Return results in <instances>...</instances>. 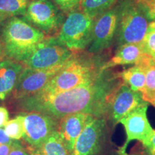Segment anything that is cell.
Here are the masks:
<instances>
[{
	"label": "cell",
	"mask_w": 155,
	"mask_h": 155,
	"mask_svg": "<svg viewBox=\"0 0 155 155\" xmlns=\"http://www.w3.org/2000/svg\"><path fill=\"white\" fill-rule=\"evenodd\" d=\"M119 0H82L80 8L86 14L96 18L117 4Z\"/></svg>",
	"instance_id": "obj_21"
},
{
	"label": "cell",
	"mask_w": 155,
	"mask_h": 155,
	"mask_svg": "<svg viewBox=\"0 0 155 155\" xmlns=\"http://www.w3.org/2000/svg\"><path fill=\"white\" fill-rule=\"evenodd\" d=\"M37 150L41 155H71L58 130L54 131Z\"/></svg>",
	"instance_id": "obj_19"
},
{
	"label": "cell",
	"mask_w": 155,
	"mask_h": 155,
	"mask_svg": "<svg viewBox=\"0 0 155 155\" xmlns=\"http://www.w3.org/2000/svg\"><path fill=\"white\" fill-rule=\"evenodd\" d=\"M78 52H74L59 71L38 93L54 94L70 90L93 80L99 75L105 62H102L95 54Z\"/></svg>",
	"instance_id": "obj_2"
},
{
	"label": "cell",
	"mask_w": 155,
	"mask_h": 155,
	"mask_svg": "<svg viewBox=\"0 0 155 155\" xmlns=\"http://www.w3.org/2000/svg\"><path fill=\"white\" fill-rule=\"evenodd\" d=\"M146 55L141 43L121 45L113 57L104 63L102 69H110L118 65H137Z\"/></svg>",
	"instance_id": "obj_16"
},
{
	"label": "cell",
	"mask_w": 155,
	"mask_h": 155,
	"mask_svg": "<svg viewBox=\"0 0 155 155\" xmlns=\"http://www.w3.org/2000/svg\"><path fill=\"white\" fill-rule=\"evenodd\" d=\"M142 145L144 147L145 154L155 155V130H154L150 139Z\"/></svg>",
	"instance_id": "obj_26"
},
{
	"label": "cell",
	"mask_w": 155,
	"mask_h": 155,
	"mask_svg": "<svg viewBox=\"0 0 155 155\" xmlns=\"http://www.w3.org/2000/svg\"><path fill=\"white\" fill-rule=\"evenodd\" d=\"M65 15L51 0H32L23 18L46 35L55 36L65 20Z\"/></svg>",
	"instance_id": "obj_6"
},
{
	"label": "cell",
	"mask_w": 155,
	"mask_h": 155,
	"mask_svg": "<svg viewBox=\"0 0 155 155\" xmlns=\"http://www.w3.org/2000/svg\"><path fill=\"white\" fill-rule=\"evenodd\" d=\"M145 103L147 102L144 100L141 92L134 91L123 82L116 88L112 96L108 121H111L114 127L124 116Z\"/></svg>",
	"instance_id": "obj_13"
},
{
	"label": "cell",
	"mask_w": 155,
	"mask_h": 155,
	"mask_svg": "<svg viewBox=\"0 0 155 155\" xmlns=\"http://www.w3.org/2000/svg\"><path fill=\"white\" fill-rule=\"evenodd\" d=\"M73 53L58 41L56 36H48L22 64L32 69L51 68L65 63Z\"/></svg>",
	"instance_id": "obj_7"
},
{
	"label": "cell",
	"mask_w": 155,
	"mask_h": 155,
	"mask_svg": "<svg viewBox=\"0 0 155 155\" xmlns=\"http://www.w3.org/2000/svg\"><path fill=\"white\" fill-rule=\"evenodd\" d=\"M29 0H0V27L7 19L24 16Z\"/></svg>",
	"instance_id": "obj_18"
},
{
	"label": "cell",
	"mask_w": 155,
	"mask_h": 155,
	"mask_svg": "<svg viewBox=\"0 0 155 155\" xmlns=\"http://www.w3.org/2000/svg\"><path fill=\"white\" fill-rule=\"evenodd\" d=\"M10 148L9 144H0V155H8Z\"/></svg>",
	"instance_id": "obj_30"
},
{
	"label": "cell",
	"mask_w": 155,
	"mask_h": 155,
	"mask_svg": "<svg viewBox=\"0 0 155 155\" xmlns=\"http://www.w3.org/2000/svg\"><path fill=\"white\" fill-rule=\"evenodd\" d=\"M144 53L155 60V30L148 26L146 35L141 42Z\"/></svg>",
	"instance_id": "obj_23"
},
{
	"label": "cell",
	"mask_w": 155,
	"mask_h": 155,
	"mask_svg": "<svg viewBox=\"0 0 155 155\" xmlns=\"http://www.w3.org/2000/svg\"><path fill=\"white\" fill-rule=\"evenodd\" d=\"M114 155H140V154H128L127 153H120L119 152H116Z\"/></svg>",
	"instance_id": "obj_35"
},
{
	"label": "cell",
	"mask_w": 155,
	"mask_h": 155,
	"mask_svg": "<svg viewBox=\"0 0 155 155\" xmlns=\"http://www.w3.org/2000/svg\"><path fill=\"white\" fill-rule=\"evenodd\" d=\"M24 114L25 132L22 138L33 149H38L54 131L58 130L59 120L40 112Z\"/></svg>",
	"instance_id": "obj_9"
},
{
	"label": "cell",
	"mask_w": 155,
	"mask_h": 155,
	"mask_svg": "<svg viewBox=\"0 0 155 155\" xmlns=\"http://www.w3.org/2000/svg\"><path fill=\"white\" fill-rule=\"evenodd\" d=\"M28 151H29V155H41L39 153L38 150L37 149H33L32 147H28Z\"/></svg>",
	"instance_id": "obj_32"
},
{
	"label": "cell",
	"mask_w": 155,
	"mask_h": 155,
	"mask_svg": "<svg viewBox=\"0 0 155 155\" xmlns=\"http://www.w3.org/2000/svg\"><path fill=\"white\" fill-rule=\"evenodd\" d=\"M145 15L150 21L155 20V2L146 5H141Z\"/></svg>",
	"instance_id": "obj_27"
},
{
	"label": "cell",
	"mask_w": 155,
	"mask_h": 155,
	"mask_svg": "<svg viewBox=\"0 0 155 155\" xmlns=\"http://www.w3.org/2000/svg\"><path fill=\"white\" fill-rule=\"evenodd\" d=\"M108 132L107 118H94L78 137L71 155H98L106 144Z\"/></svg>",
	"instance_id": "obj_8"
},
{
	"label": "cell",
	"mask_w": 155,
	"mask_h": 155,
	"mask_svg": "<svg viewBox=\"0 0 155 155\" xmlns=\"http://www.w3.org/2000/svg\"><path fill=\"white\" fill-rule=\"evenodd\" d=\"M122 81L134 91L144 94L146 83V73L144 67L140 64L134 65L119 73Z\"/></svg>",
	"instance_id": "obj_17"
},
{
	"label": "cell",
	"mask_w": 155,
	"mask_h": 155,
	"mask_svg": "<svg viewBox=\"0 0 155 155\" xmlns=\"http://www.w3.org/2000/svg\"><path fill=\"white\" fill-rule=\"evenodd\" d=\"M4 56L22 63L48 35L19 17L7 19L2 25Z\"/></svg>",
	"instance_id": "obj_3"
},
{
	"label": "cell",
	"mask_w": 155,
	"mask_h": 155,
	"mask_svg": "<svg viewBox=\"0 0 155 155\" xmlns=\"http://www.w3.org/2000/svg\"><path fill=\"white\" fill-rule=\"evenodd\" d=\"M8 155H29L28 149H26L20 141L14 140L11 145Z\"/></svg>",
	"instance_id": "obj_25"
},
{
	"label": "cell",
	"mask_w": 155,
	"mask_h": 155,
	"mask_svg": "<svg viewBox=\"0 0 155 155\" xmlns=\"http://www.w3.org/2000/svg\"><path fill=\"white\" fill-rule=\"evenodd\" d=\"M53 2L62 12L67 15L70 12L80 8L82 0H53Z\"/></svg>",
	"instance_id": "obj_24"
},
{
	"label": "cell",
	"mask_w": 155,
	"mask_h": 155,
	"mask_svg": "<svg viewBox=\"0 0 155 155\" xmlns=\"http://www.w3.org/2000/svg\"><path fill=\"white\" fill-rule=\"evenodd\" d=\"M139 64L144 67L146 73L145 91L142 94L143 98L145 101L151 104L155 96V60L147 55Z\"/></svg>",
	"instance_id": "obj_20"
},
{
	"label": "cell",
	"mask_w": 155,
	"mask_h": 155,
	"mask_svg": "<svg viewBox=\"0 0 155 155\" xmlns=\"http://www.w3.org/2000/svg\"><path fill=\"white\" fill-rule=\"evenodd\" d=\"M95 20L81 8L75 9L67 14L56 38L71 51H82L91 41Z\"/></svg>",
	"instance_id": "obj_5"
},
{
	"label": "cell",
	"mask_w": 155,
	"mask_h": 155,
	"mask_svg": "<svg viewBox=\"0 0 155 155\" xmlns=\"http://www.w3.org/2000/svg\"><path fill=\"white\" fill-rule=\"evenodd\" d=\"M94 118L96 117L88 114L75 113L68 115L60 120L58 131L71 154L78 137Z\"/></svg>",
	"instance_id": "obj_14"
},
{
	"label": "cell",
	"mask_w": 155,
	"mask_h": 155,
	"mask_svg": "<svg viewBox=\"0 0 155 155\" xmlns=\"http://www.w3.org/2000/svg\"><path fill=\"white\" fill-rule=\"evenodd\" d=\"M63 65L64 63L48 69H32L24 67L12 94L13 100L40 92Z\"/></svg>",
	"instance_id": "obj_12"
},
{
	"label": "cell",
	"mask_w": 155,
	"mask_h": 155,
	"mask_svg": "<svg viewBox=\"0 0 155 155\" xmlns=\"http://www.w3.org/2000/svg\"><path fill=\"white\" fill-rule=\"evenodd\" d=\"M148 106V103H145L124 116L119 121V123L124 127L127 138L123 146L118 151L119 152L127 153V149L131 141L137 140L143 144L152 137L154 129L147 118Z\"/></svg>",
	"instance_id": "obj_10"
},
{
	"label": "cell",
	"mask_w": 155,
	"mask_h": 155,
	"mask_svg": "<svg viewBox=\"0 0 155 155\" xmlns=\"http://www.w3.org/2000/svg\"><path fill=\"white\" fill-rule=\"evenodd\" d=\"M122 83L119 74L103 70L94 79L72 89L54 94L37 93L15 100L14 104L18 111L40 112L59 121L75 113L107 118L114 93Z\"/></svg>",
	"instance_id": "obj_1"
},
{
	"label": "cell",
	"mask_w": 155,
	"mask_h": 155,
	"mask_svg": "<svg viewBox=\"0 0 155 155\" xmlns=\"http://www.w3.org/2000/svg\"><path fill=\"white\" fill-rule=\"evenodd\" d=\"M134 1L140 5H148V4L154 2L155 0H134Z\"/></svg>",
	"instance_id": "obj_31"
},
{
	"label": "cell",
	"mask_w": 155,
	"mask_h": 155,
	"mask_svg": "<svg viewBox=\"0 0 155 155\" xmlns=\"http://www.w3.org/2000/svg\"><path fill=\"white\" fill-rule=\"evenodd\" d=\"M151 104H152L153 106H155V96H154V99H153V101H152V103H151Z\"/></svg>",
	"instance_id": "obj_36"
},
{
	"label": "cell",
	"mask_w": 155,
	"mask_h": 155,
	"mask_svg": "<svg viewBox=\"0 0 155 155\" xmlns=\"http://www.w3.org/2000/svg\"><path fill=\"white\" fill-rule=\"evenodd\" d=\"M24 119V114L22 113L9 120L4 127L6 134L12 140L18 141L23 137L25 132Z\"/></svg>",
	"instance_id": "obj_22"
},
{
	"label": "cell",
	"mask_w": 155,
	"mask_h": 155,
	"mask_svg": "<svg viewBox=\"0 0 155 155\" xmlns=\"http://www.w3.org/2000/svg\"><path fill=\"white\" fill-rule=\"evenodd\" d=\"M9 111L7 108L0 106V128L5 127L7 121H9Z\"/></svg>",
	"instance_id": "obj_28"
},
{
	"label": "cell",
	"mask_w": 155,
	"mask_h": 155,
	"mask_svg": "<svg viewBox=\"0 0 155 155\" xmlns=\"http://www.w3.org/2000/svg\"><path fill=\"white\" fill-rule=\"evenodd\" d=\"M116 6L118 25L115 38L118 45L141 43L150 24L142 7L134 0H121Z\"/></svg>",
	"instance_id": "obj_4"
},
{
	"label": "cell",
	"mask_w": 155,
	"mask_h": 155,
	"mask_svg": "<svg viewBox=\"0 0 155 155\" xmlns=\"http://www.w3.org/2000/svg\"><path fill=\"white\" fill-rule=\"evenodd\" d=\"M2 56H4V46L2 40L1 38V35H0V60L2 59Z\"/></svg>",
	"instance_id": "obj_33"
},
{
	"label": "cell",
	"mask_w": 155,
	"mask_h": 155,
	"mask_svg": "<svg viewBox=\"0 0 155 155\" xmlns=\"http://www.w3.org/2000/svg\"><path fill=\"white\" fill-rule=\"evenodd\" d=\"M14 140L8 137L5 132V129L0 128V144H9L12 145Z\"/></svg>",
	"instance_id": "obj_29"
},
{
	"label": "cell",
	"mask_w": 155,
	"mask_h": 155,
	"mask_svg": "<svg viewBox=\"0 0 155 155\" xmlns=\"http://www.w3.org/2000/svg\"><path fill=\"white\" fill-rule=\"evenodd\" d=\"M117 25L116 6L96 17L93 28L91 41L88 47V53L97 54L109 48L116 38Z\"/></svg>",
	"instance_id": "obj_11"
},
{
	"label": "cell",
	"mask_w": 155,
	"mask_h": 155,
	"mask_svg": "<svg viewBox=\"0 0 155 155\" xmlns=\"http://www.w3.org/2000/svg\"><path fill=\"white\" fill-rule=\"evenodd\" d=\"M23 68L22 63L14 60L7 58L0 60V101L12 94Z\"/></svg>",
	"instance_id": "obj_15"
},
{
	"label": "cell",
	"mask_w": 155,
	"mask_h": 155,
	"mask_svg": "<svg viewBox=\"0 0 155 155\" xmlns=\"http://www.w3.org/2000/svg\"><path fill=\"white\" fill-rule=\"evenodd\" d=\"M149 27L155 30V20L152 21V22H150V24H149Z\"/></svg>",
	"instance_id": "obj_34"
}]
</instances>
